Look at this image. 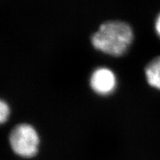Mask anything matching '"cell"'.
<instances>
[{
  "instance_id": "6da1fadb",
  "label": "cell",
  "mask_w": 160,
  "mask_h": 160,
  "mask_svg": "<svg viewBox=\"0 0 160 160\" xmlns=\"http://www.w3.org/2000/svg\"><path fill=\"white\" fill-rule=\"evenodd\" d=\"M133 39V30L128 24L110 21L103 23L93 33L91 42L96 49L113 57H119L127 51Z\"/></svg>"
},
{
  "instance_id": "7a4b0ae2",
  "label": "cell",
  "mask_w": 160,
  "mask_h": 160,
  "mask_svg": "<svg viewBox=\"0 0 160 160\" xmlns=\"http://www.w3.org/2000/svg\"><path fill=\"white\" fill-rule=\"evenodd\" d=\"M9 142L16 154L22 158L30 159L37 154L39 137L33 126L28 124H20L11 131Z\"/></svg>"
},
{
  "instance_id": "3957f363",
  "label": "cell",
  "mask_w": 160,
  "mask_h": 160,
  "mask_svg": "<svg viewBox=\"0 0 160 160\" xmlns=\"http://www.w3.org/2000/svg\"><path fill=\"white\" fill-rule=\"evenodd\" d=\"M90 84L92 89L100 95H108L114 91L117 79L113 72L106 68H99L93 71Z\"/></svg>"
},
{
  "instance_id": "277c9868",
  "label": "cell",
  "mask_w": 160,
  "mask_h": 160,
  "mask_svg": "<svg viewBox=\"0 0 160 160\" xmlns=\"http://www.w3.org/2000/svg\"><path fill=\"white\" fill-rule=\"evenodd\" d=\"M145 77L150 85L160 90V57L153 59L147 65Z\"/></svg>"
},
{
  "instance_id": "5b68a950",
  "label": "cell",
  "mask_w": 160,
  "mask_h": 160,
  "mask_svg": "<svg viewBox=\"0 0 160 160\" xmlns=\"http://www.w3.org/2000/svg\"><path fill=\"white\" fill-rule=\"evenodd\" d=\"M10 115V108L8 104L3 100L0 99V124L7 121Z\"/></svg>"
},
{
  "instance_id": "8992f818",
  "label": "cell",
  "mask_w": 160,
  "mask_h": 160,
  "mask_svg": "<svg viewBox=\"0 0 160 160\" xmlns=\"http://www.w3.org/2000/svg\"><path fill=\"white\" fill-rule=\"evenodd\" d=\"M155 31L157 35L160 37V13L155 21Z\"/></svg>"
}]
</instances>
